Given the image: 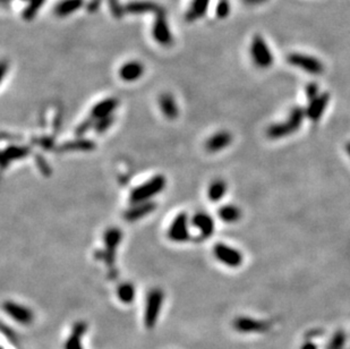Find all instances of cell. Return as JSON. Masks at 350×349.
<instances>
[{
  "instance_id": "obj_27",
  "label": "cell",
  "mask_w": 350,
  "mask_h": 349,
  "mask_svg": "<svg viewBox=\"0 0 350 349\" xmlns=\"http://www.w3.org/2000/svg\"><path fill=\"white\" fill-rule=\"evenodd\" d=\"M30 5L23 11V17H24L26 21H31V19L34 18L35 15L38 14L39 9H40L41 6L43 5V2H45V0H30Z\"/></svg>"
},
{
  "instance_id": "obj_5",
  "label": "cell",
  "mask_w": 350,
  "mask_h": 349,
  "mask_svg": "<svg viewBox=\"0 0 350 349\" xmlns=\"http://www.w3.org/2000/svg\"><path fill=\"white\" fill-rule=\"evenodd\" d=\"M287 61L295 67L300 68L309 74H313V75H321L324 72V65L322 64V61L313 56H307V54L302 53H292L287 57Z\"/></svg>"
},
{
  "instance_id": "obj_31",
  "label": "cell",
  "mask_w": 350,
  "mask_h": 349,
  "mask_svg": "<svg viewBox=\"0 0 350 349\" xmlns=\"http://www.w3.org/2000/svg\"><path fill=\"white\" fill-rule=\"evenodd\" d=\"M108 1H109L110 9H111V13H112L113 16H115L116 18L123 17V15L126 13L125 7L121 6L118 0H108Z\"/></svg>"
},
{
  "instance_id": "obj_21",
  "label": "cell",
  "mask_w": 350,
  "mask_h": 349,
  "mask_svg": "<svg viewBox=\"0 0 350 349\" xmlns=\"http://www.w3.org/2000/svg\"><path fill=\"white\" fill-rule=\"evenodd\" d=\"M84 5V0H61L54 7V14L59 17H65L75 13Z\"/></svg>"
},
{
  "instance_id": "obj_20",
  "label": "cell",
  "mask_w": 350,
  "mask_h": 349,
  "mask_svg": "<svg viewBox=\"0 0 350 349\" xmlns=\"http://www.w3.org/2000/svg\"><path fill=\"white\" fill-rule=\"evenodd\" d=\"M161 6L152 1H131L125 6V11L131 15H142L148 13L156 14L161 10Z\"/></svg>"
},
{
  "instance_id": "obj_16",
  "label": "cell",
  "mask_w": 350,
  "mask_h": 349,
  "mask_svg": "<svg viewBox=\"0 0 350 349\" xmlns=\"http://www.w3.org/2000/svg\"><path fill=\"white\" fill-rule=\"evenodd\" d=\"M144 73V66L142 62L132 60L121 66L119 69V76L125 82H135L142 77Z\"/></svg>"
},
{
  "instance_id": "obj_17",
  "label": "cell",
  "mask_w": 350,
  "mask_h": 349,
  "mask_svg": "<svg viewBox=\"0 0 350 349\" xmlns=\"http://www.w3.org/2000/svg\"><path fill=\"white\" fill-rule=\"evenodd\" d=\"M159 107L163 116L168 119H176L179 115L178 104L176 102L175 97L170 93H162L159 98Z\"/></svg>"
},
{
  "instance_id": "obj_7",
  "label": "cell",
  "mask_w": 350,
  "mask_h": 349,
  "mask_svg": "<svg viewBox=\"0 0 350 349\" xmlns=\"http://www.w3.org/2000/svg\"><path fill=\"white\" fill-rule=\"evenodd\" d=\"M121 238H123V234L119 228H110L104 233V252L102 253L103 255V260L107 262L108 266H111L115 263V256L116 250L118 245L120 244Z\"/></svg>"
},
{
  "instance_id": "obj_25",
  "label": "cell",
  "mask_w": 350,
  "mask_h": 349,
  "mask_svg": "<svg viewBox=\"0 0 350 349\" xmlns=\"http://www.w3.org/2000/svg\"><path fill=\"white\" fill-rule=\"evenodd\" d=\"M96 149V144L92 141L85 139H78L67 142L61 147L62 151H91Z\"/></svg>"
},
{
  "instance_id": "obj_15",
  "label": "cell",
  "mask_w": 350,
  "mask_h": 349,
  "mask_svg": "<svg viewBox=\"0 0 350 349\" xmlns=\"http://www.w3.org/2000/svg\"><path fill=\"white\" fill-rule=\"evenodd\" d=\"M193 226L200 231V237H210L214 231V221L211 215L205 212L196 213L192 219Z\"/></svg>"
},
{
  "instance_id": "obj_37",
  "label": "cell",
  "mask_w": 350,
  "mask_h": 349,
  "mask_svg": "<svg viewBox=\"0 0 350 349\" xmlns=\"http://www.w3.org/2000/svg\"><path fill=\"white\" fill-rule=\"evenodd\" d=\"M346 151H347L348 155L350 156V142H348V143H347V145H346Z\"/></svg>"
},
{
  "instance_id": "obj_30",
  "label": "cell",
  "mask_w": 350,
  "mask_h": 349,
  "mask_svg": "<svg viewBox=\"0 0 350 349\" xmlns=\"http://www.w3.org/2000/svg\"><path fill=\"white\" fill-rule=\"evenodd\" d=\"M94 124H96V120H94L92 117H90V118L82 121L76 129V135L77 136L84 135L86 132H89L90 129H91V127H94Z\"/></svg>"
},
{
  "instance_id": "obj_8",
  "label": "cell",
  "mask_w": 350,
  "mask_h": 349,
  "mask_svg": "<svg viewBox=\"0 0 350 349\" xmlns=\"http://www.w3.org/2000/svg\"><path fill=\"white\" fill-rule=\"evenodd\" d=\"M168 237L175 243H184L190 239L188 231V217L185 212L179 213L172 220L168 229Z\"/></svg>"
},
{
  "instance_id": "obj_18",
  "label": "cell",
  "mask_w": 350,
  "mask_h": 349,
  "mask_svg": "<svg viewBox=\"0 0 350 349\" xmlns=\"http://www.w3.org/2000/svg\"><path fill=\"white\" fill-rule=\"evenodd\" d=\"M86 330H88V325L83 321L74 324L72 332L65 343V349H83L82 339H83Z\"/></svg>"
},
{
  "instance_id": "obj_23",
  "label": "cell",
  "mask_w": 350,
  "mask_h": 349,
  "mask_svg": "<svg viewBox=\"0 0 350 349\" xmlns=\"http://www.w3.org/2000/svg\"><path fill=\"white\" fill-rule=\"evenodd\" d=\"M208 2L210 0H194L186 14V21L194 22L198 18L203 17L207 10Z\"/></svg>"
},
{
  "instance_id": "obj_6",
  "label": "cell",
  "mask_w": 350,
  "mask_h": 349,
  "mask_svg": "<svg viewBox=\"0 0 350 349\" xmlns=\"http://www.w3.org/2000/svg\"><path fill=\"white\" fill-rule=\"evenodd\" d=\"M213 254L219 262L229 268H238L244 260L243 254L238 249L223 243H218L214 245Z\"/></svg>"
},
{
  "instance_id": "obj_12",
  "label": "cell",
  "mask_w": 350,
  "mask_h": 349,
  "mask_svg": "<svg viewBox=\"0 0 350 349\" xmlns=\"http://www.w3.org/2000/svg\"><path fill=\"white\" fill-rule=\"evenodd\" d=\"M330 101L329 93H321L315 99L309 101V105L306 109V116L312 121H317L323 115Z\"/></svg>"
},
{
  "instance_id": "obj_2",
  "label": "cell",
  "mask_w": 350,
  "mask_h": 349,
  "mask_svg": "<svg viewBox=\"0 0 350 349\" xmlns=\"http://www.w3.org/2000/svg\"><path fill=\"white\" fill-rule=\"evenodd\" d=\"M166 184L167 180L164 176L156 175L142 184V185L134 188L131 192V195H129V201L133 204L150 201V199H152L153 196L158 195L161 191L164 190Z\"/></svg>"
},
{
  "instance_id": "obj_22",
  "label": "cell",
  "mask_w": 350,
  "mask_h": 349,
  "mask_svg": "<svg viewBox=\"0 0 350 349\" xmlns=\"http://www.w3.org/2000/svg\"><path fill=\"white\" fill-rule=\"evenodd\" d=\"M219 218L226 223H235L241 220L242 211L238 206L233 204L223 205L218 211Z\"/></svg>"
},
{
  "instance_id": "obj_38",
  "label": "cell",
  "mask_w": 350,
  "mask_h": 349,
  "mask_svg": "<svg viewBox=\"0 0 350 349\" xmlns=\"http://www.w3.org/2000/svg\"><path fill=\"white\" fill-rule=\"evenodd\" d=\"M264 1H266V0H257V2H258V3H261V2H264Z\"/></svg>"
},
{
  "instance_id": "obj_10",
  "label": "cell",
  "mask_w": 350,
  "mask_h": 349,
  "mask_svg": "<svg viewBox=\"0 0 350 349\" xmlns=\"http://www.w3.org/2000/svg\"><path fill=\"white\" fill-rule=\"evenodd\" d=\"M3 311L8 314L11 319L16 321L17 323L23 325H29L33 322L34 315L32 311L24 305L14 303L11 300H7L2 305Z\"/></svg>"
},
{
  "instance_id": "obj_19",
  "label": "cell",
  "mask_w": 350,
  "mask_h": 349,
  "mask_svg": "<svg viewBox=\"0 0 350 349\" xmlns=\"http://www.w3.org/2000/svg\"><path fill=\"white\" fill-rule=\"evenodd\" d=\"M31 153V149L29 147H21V145H10L7 147L2 152L1 163L2 168H6L10 162L15 160H21Z\"/></svg>"
},
{
  "instance_id": "obj_11",
  "label": "cell",
  "mask_w": 350,
  "mask_h": 349,
  "mask_svg": "<svg viewBox=\"0 0 350 349\" xmlns=\"http://www.w3.org/2000/svg\"><path fill=\"white\" fill-rule=\"evenodd\" d=\"M233 143V135L228 131H220L208 137L205 142V150L210 153H217L225 150Z\"/></svg>"
},
{
  "instance_id": "obj_3",
  "label": "cell",
  "mask_w": 350,
  "mask_h": 349,
  "mask_svg": "<svg viewBox=\"0 0 350 349\" xmlns=\"http://www.w3.org/2000/svg\"><path fill=\"white\" fill-rule=\"evenodd\" d=\"M164 299V294L160 288H153L148 294L144 308V324L148 329L155 327Z\"/></svg>"
},
{
  "instance_id": "obj_24",
  "label": "cell",
  "mask_w": 350,
  "mask_h": 349,
  "mask_svg": "<svg viewBox=\"0 0 350 349\" xmlns=\"http://www.w3.org/2000/svg\"><path fill=\"white\" fill-rule=\"evenodd\" d=\"M227 184L222 179H215L207 188V196L212 202L220 201L227 192Z\"/></svg>"
},
{
  "instance_id": "obj_35",
  "label": "cell",
  "mask_w": 350,
  "mask_h": 349,
  "mask_svg": "<svg viewBox=\"0 0 350 349\" xmlns=\"http://www.w3.org/2000/svg\"><path fill=\"white\" fill-rule=\"evenodd\" d=\"M101 6V0H91L86 6V9H88L89 13H96V11L99 9V7Z\"/></svg>"
},
{
  "instance_id": "obj_32",
  "label": "cell",
  "mask_w": 350,
  "mask_h": 349,
  "mask_svg": "<svg viewBox=\"0 0 350 349\" xmlns=\"http://www.w3.org/2000/svg\"><path fill=\"white\" fill-rule=\"evenodd\" d=\"M320 96V89L316 83H309L306 86V97L309 101H312Z\"/></svg>"
},
{
  "instance_id": "obj_34",
  "label": "cell",
  "mask_w": 350,
  "mask_h": 349,
  "mask_svg": "<svg viewBox=\"0 0 350 349\" xmlns=\"http://www.w3.org/2000/svg\"><path fill=\"white\" fill-rule=\"evenodd\" d=\"M37 162H38L39 166H40L39 168H40V170L43 172V174H45V176H49V174H50V168H49V166H48V163L46 162V160L41 158V155H38Z\"/></svg>"
},
{
  "instance_id": "obj_29",
  "label": "cell",
  "mask_w": 350,
  "mask_h": 349,
  "mask_svg": "<svg viewBox=\"0 0 350 349\" xmlns=\"http://www.w3.org/2000/svg\"><path fill=\"white\" fill-rule=\"evenodd\" d=\"M230 13V2L229 0H219L217 8H215V15L219 18H226Z\"/></svg>"
},
{
  "instance_id": "obj_33",
  "label": "cell",
  "mask_w": 350,
  "mask_h": 349,
  "mask_svg": "<svg viewBox=\"0 0 350 349\" xmlns=\"http://www.w3.org/2000/svg\"><path fill=\"white\" fill-rule=\"evenodd\" d=\"M2 333L7 337V339H8L11 344H17L18 338L16 335L10 330V328H7L5 324H2Z\"/></svg>"
},
{
  "instance_id": "obj_13",
  "label": "cell",
  "mask_w": 350,
  "mask_h": 349,
  "mask_svg": "<svg viewBox=\"0 0 350 349\" xmlns=\"http://www.w3.org/2000/svg\"><path fill=\"white\" fill-rule=\"evenodd\" d=\"M118 104H119V102H118V100L115 99V98H107V99L94 104V107L91 110V116L90 117H92L94 120H99L105 118V117L112 116V113L116 110Z\"/></svg>"
},
{
  "instance_id": "obj_1",
  "label": "cell",
  "mask_w": 350,
  "mask_h": 349,
  "mask_svg": "<svg viewBox=\"0 0 350 349\" xmlns=\"http://www.w3.org/2000/svg\"><path fill=\"white\" fill-rule=\"evenodd\" d=\"M306 116V110L300 107H295L292 111H290L288 118L286 119L284 123L273 124L269 126L266 131L267 137L272 140L282 139V137L288 136L290 134H294L295 132H297L300 128L302 121Z\"/></svg>"
},
{
  "instance_id": "obj_26",
  "label": "cell",
  "mask_w": 350,
  "mask_h": 349,
  "mask_svg": "<svg viewBox=\"0 0 350 349\" xmlns=\"http://www.w3.org/2000/svg\"><path fill=\"white\" fill-rule=\"evenodd\" d=\"M117 296L121 303L131 304L135 298V287L131 282H124L117 288Z\"/></svg>"
},
{
  "instance_id": "obj_28",
  "label": "cell",
  "mask_w": 350,
  "mask_h": 349,
  "mask_svg": "<svg viewBox=\"0 0 350 349\" xmlns=\"http://www.w3.org/2000/svg\"><path fill=\"white\" fill-rule=\"evenodd\" d=\"M113 120H115V117L113 116H109V117H105V118L96 120V124H94V131H96L98 134H102V133L108 131L109 127L113 124Z\"/></svg>"
},
{
  "instance_id": "obj_36",
  "label": "cell",
  "mask_w": 350,
  "mask_h": 349,
  "mask_svg": "<svg viewBox=\"0 0 350 349\" xmlns=\"http://www.w3.org/2000/svg\"><path fill=\"white\" fill-rule=\"evenodd\" d=\"M244 2L247 3V5H254V3H258L257 0H244Z\"/></svg>"
},
{
  "instance_id": "obj_39",
  "label": "cell",
  "mask_w": 350,
  "mask_h": 349,
  "mask_svg": "<svg viewBox=\"0 0 350 349\" xmlns=\"http://www.w3.org/2000/svg\"><path fill=\"white\" fill-rule=\"evenodd\" d=\"M2 1H3V2H6V1H8V0H2Z\"/></svg>"
},
{
  "instance_id": "obj_4",
  "label": "cell",
  "mask_w": 350,
  "mask_h": 349,
  "mask_svg": "<svg viewBox=\"0 0 350 349\" xmlns=\"http://www.w3.org/2000/svg\"><path fill=\"white\" fill-rule=\"evenodd\" d=\"M251 60L258 68H269L273 64L274 58L269 46L261 35H255L250 43Z\"/></svg>"
},
{
  "instance_id": "obj_9",
  "label": "cell",
  "mask_w": 350,
  "mask_h": 349,
  "mask_svg": "<svg viewBox=\"0 0 350 349\" xmlns=\"http://www.w3.org/2000/svg\"><path fill=\"white\" fill-rule=\"evenodd\" d=\"M152 35L154 40L162 46H169L172 43V35L167 22L166 13L163 9L159 10L155 14V21L153 24Z\"/></svg>"
},
{
  "instance_id": "obj_14",
  "label": "cell",
  "mask_w": 350,
  "mask_h": 349,
  "mask_svg": "<svg viewBox=\"0 0 350 349\" xmlns=\"http://www.w3.org/2000/svg\"><path fill=\"white\" fill-rule=\"evenodd\" d=\"M155 207H156L155 203L151 201L137 203V204H134L133 207L126 211L124 214V218L126 219V221H129V222L137 221L140 220V219H142L150 213H152L153 211L155 210Z\"/></svg>"
}]
</instances>
